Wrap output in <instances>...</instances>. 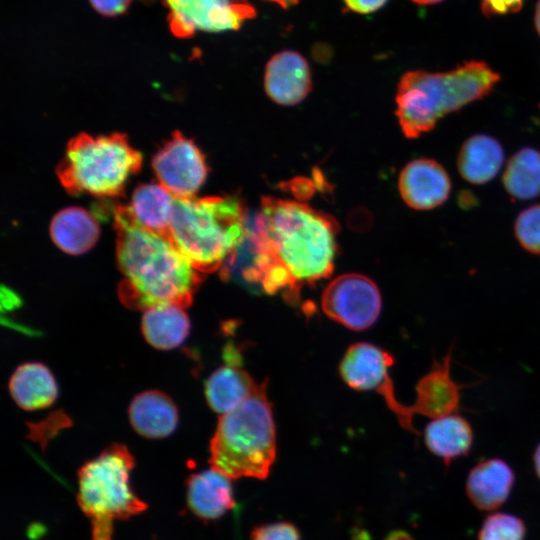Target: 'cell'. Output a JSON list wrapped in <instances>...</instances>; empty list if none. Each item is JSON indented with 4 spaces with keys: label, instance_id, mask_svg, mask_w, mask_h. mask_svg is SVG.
Segmentation results:
<instances>
[{
    "label": "cell",
    "instance_id": "1",
    "mask_svg": "<svg viewBox=\"0 0 540 540\" xmlns=\"http://www.w3.org/2000/svg\"><path fill=\"white\" fill-rule=\"evenodd\" d=\"M272 267L267 293L296 294L302 284L328 277L336 254V225L327 215L293 200L264 197L256 216Z\"/></svg>",
    "mask_w": 540,
    "mask_h": 540
},
{
    "label": "cell",
    "instance_id": "2",
    "mask_svg": "<svg viewBox=\"0 0 540 540\" xmlns=\"http://www.w3.org/2000/svg\"><path fill=\"white\" fill-rule=\"evenodd\" d=\"M116 256L123 280L120 300L145 310L159 304L188 307L201 282L198 272L169 236L140 226L128 206L114 209Z\"/></svg>",
    "mask_w": 540,
    "mask_h": 540
},
{
    "label": "cell",
    "instance_id": "3",
    "mask_svg": "<svg viewBox=\"0 0 540 540\" xmlns=\"http://www.w3.org/2000/svg\"><path fill=\"white\" fill-rule=\"evenodd\" d=\"M247 214L234 196L177 198L169 237L200 273L222 269L242 240Z\"/></svg>",
    "mask_w": 540,
    "mask_h": 540
},
{
    "label": "cell",
    "instance_id": "4",
    "mask_svg": "<svg viewBox=\"0 0 540 540\" xmlns=\"http://www.w3.org/2000/svg\"><path fill=\"white\" fill-rule=\"evenodd\" d=\"M211 468L230 479L268 476L276 456V434L267 381L221 416L210 442Z\"/></svg>",
    "mask_w": 540,
    "mask_h": 540
},
{
    "label": "cell",
    "instance_id": "5",
    "mask_svg": "<svg viewBox=\"0 0 540 540\" xmlns=\"http://www.w3.org/2000/svg\"><path fill=\"white\" fill-rule=\"evenodd\" d=\"M141 165L142 156L126 135L80 133L69 141L56 173L71 195L113 197L123 193L128 179Z\"/></svg>",
    "mask_w": 540,
    "mask_h": 540
},
{
    "label": "cell",
    "instance_id": "6",
    "mask_svg": "<svg viewBox=\"0 0 540 540\" xmlns=\"http://www.w3.org/2000/svg\"><path fill=\"white\" fill-rule=\"evenodd\" d=\"M134 465L128 448L114 444L80 468L77 500L91 522L92 540H112L114 521L128 519L147 508L131 488Z\"/></svg>",
    "mask_w": 540,
    "mask_h": 540
},
{
    "label": "cell",
    "instance_id": "7",
    "mask_svg": "<svg viewBox=\"0 0 540 540\" xmlns=\"http://www.w3.org/2000/svg\"><path fill=\"white\" fill-rule=\"evenodd\" d=\"M396 117L403 135L417 139L435 128L448 113L443 72L412 70L400 78L396 91Z\"/></svg>",
    "mask_w": 540,
    "mask_h": 540
},
{
    "label": "cell",
    "instance_id": "8",
    "mask_svg": "<svg viewBox=\"0 0 540 540\" xmlns=\"http://www.w3.org/2000/svg\"><path fill=\"white\" fill-rule=\"evenodd\" d=\"M394 359L387 351L370 343L359 342L350 346L340 363L343 380L356 390H375L383 398L390 410L396 415L400 425L417 433L413 425L414 413L411 406L399 402L394 392L389 368Z\"/></svg>",
    "mask_w": 540,
    "mask_h": 540
},
{
    "label": "cell",
    "instance_id": "9",
    "mask_svg": "<svg viewBox=\"0 0 540 540\" xmlns=\"http://www.w3.org/2000/svg\"><path fill=\"white\" fill-rule=\"evenodd\" d=\"M168 25L176 37H191L196 31L223 32L239 29L256 16L248 0H163Z\"/></svg>",
    "mask_w": 540,
    "mask_h": 540
},
{
    "label": "cell",
    "instance_id": "10",
    "mask_svg": "<svg viewBox=\"0 0 540 540\" xmlns=\"http://www.w3.org/2000/svg\"><path fill=\"white\" fill-rule=\"evenodd\" d=\"M324 313L345 327L360 331L375 323L381 311V296L376 284L361 274H344L323 291Z\"/></svg>",
    "mask_w": 540,
    "mask_h": 540
},
{
    "label": "cell",
    "instance_id": "11",
    "mask_svg": "<svg viewBox=\"0 0 540 540\" xmlns=\"http://www.w3.org/2000/svg\"><path fill=\"white\" fill-rule=\"evenodd\" d=\"M152 167L159 183L177 198L194 197L208 174L204 154L178 131L154 155Z\"/></svg>",
    "mask_w": 540,
    "mask_h": 540
},
{
    "label": "cell",
    "instance_id": "12",
    "mask_svg": "<svg viewBox=\"0 0 540 540\" xmlns=\"http://www.w3.org/2000/svg\"><path fill=\"white\" fill-rule=\"evenodd\" d=\"M451 179L444 166L431 158L409 161L401 170L398 189L405 204L419 211L443 205L451 192Z\"/></svg>",
    "mask_w": 540,
    "mask_h": 540
},
{
    "label": "cell",
    "instance_id": "13",
    "mask_svg": "<svg viewBox=\"0 0 540 540\" xmlns=\"http://www.w3.org/2000/svg\"><path fill=\"white\" fill-rule=\"evenodd\" d=\"M452 347L440 359H434L429 371L416 384V398L411 405L414 414L432 419L457 413L461 389L451 375Z\"/></svg>",
    "mask_w": 540,
    "mask_h": 540
},
{
    "label": "cell",
    "instance_id": "14",
    "mask_svg": "<svg viewBox=\"0 0 540 540\" xmlns=\"http://www.w3.org/2000/svg\"><path fill=\"white\" fill-rule=\"evenodd\" d=\"M264 88L267 96L279 105L293 106L300 103L312 88L307 60L293 50L276 53L266 64Z\"/></svg>",
    "mask_w": 540,
    "mask_h": 540
},
{
    "label": "cell",
    "instance_id": "15",
    "mask_svg": "<svg viewBox=\"0 0 540 540\" xmlns=\"http://www.w3.org/2000/svg\"><path fill=\"white\" fill-rule=\"evenodd\" d=\"M500 79V74L481 60L464 61L443 72L449 114L487 97Z\"/></svg>",
    "mask_w": 540,
    "mask_h": 540
},
{
    "label": "cell",
    "instance_id": "16",
    "mask_svg": "<svg viewBox=\"0 0 540 540\" xmlns=\"http://www.w3.org/2000/svg\"><path fill=\"white\" fill-rule=\"evenodd\" d=\"M187 503L203 520H215L235 505L230 478L210 468L192 474L187 480Z\"/></svg>",
    "mask_w": 540,
    "mask_h": 540
},
{
    "label": "cell",
    "instance_id": "17",
    "mask_svg": "<svg viewBox=\"0 0 540 540\" xmlns=\"http://www.w3.org/2000/svg\"><path fill=\"white\" fill-rule=\"evenodd\" d=\"M514 480V472L505 461L487 459L470 471L466 482L467 495L478 509L494 510L507 500Z\"/></svg>",
    "mask_w": 540,
    "mask_h": 540
},
{
    "label": "cell",
    "instance_id": "18",
    "mask_svg": "<svg viewBox=\"0 0 540 540\" xmlns=\"http://www.w3.org/2000/svg\"><path fill=\"white\" fill-rule=\"evenodd\" d=\"M128 414L134 430L146 438L159 439L169 436L178 424L175 403L158 390H148L136 395L130 403Z\"/></svg>",
    "mask_w": 540,
    "mask_h": 540
},
{
    "label": "cell",
    "instance_id": "19",
    "mask_svg": "<svg viewBox=\"0 0 540 540\" xmlns=\"http://www.w3.org/2000/svg\"><path fill=\"white\" fill-rule=\"evenodd\" d=\"M504 150L501 143L487 134H474L460 147L457 156V169L461 177L475 185L491 181L504 163Z\"/></svg>",
    "mask_w": 540,
    "mask_h": 540
},
{
    "label": "cell",
    "instance_id": "20",
    "mask_svg": "<svg viewBox=\"0 0 540 540\" xmlns=\"http://www.w3.org/2000/svg\"><path fill=\"white\" fill-rule=\"evenodd\" d=\"M9 391L16 404L27 411L47 408L58 396L53 374L38 362L18 366L10 378Z\"/></svg>",
    "mask_w": 540,
    "mask_h": 540
},
{
    "label": "cell",
    "instance_id": "21",
    "mask_svg": "<svg viewBox=\"0 0 540 540\" xmlns=\"http://www.w3.org/2000/svg\"><path fill=\"white\" fill-rule=\"evenodd\" d=\"M100 228L87 210L68 207L59 211L50 224V236L65 253L79 255L90 250L97 242Z\"/></svg>",
    "mask_w": 540,
    "mask_h": 540
},
{
    "label": "cell",
    "instance_id": "22",
    "mask_svg": "<svg viewBox=\"0 0 540 540\" xmlns=\"http://www.w3.org/2000/svg\"><path fill=\"white\" fill-rule=\"evenodd\" d=\"M141 329L151 346L170 350L185 341L190 331V320L184 307L159 304L143 310Z\"/></svg>",
    "mask_w": 540,
    "mask_h": 540
},
{
    "label": "cell",
    "instance_id": "23",
    "mask_svg": "<svg viewBox=\"0 0 540 540\" xmlns=\"http://www.w3.org/2000/svg\"><path fill=\"white\" fill-rule=\"evenodd\" d=\"M252 377L236 364L216 369L205 383L209 406L222 415L238 407L258 388Z\"/></svg>",
    "mask_w": 540,
    "mask_h": 540
},
{
    "label": "cell",
    "instance_id": "24",
    "mask_svg": "<svg viewBox=\"0 0 540 540\" xmlns=\"http://www.w3.org/2000/svg\"><path fill=\"white\" fill-rule=\"evenodd\" d=\"M176 197L160 183H146L138 186L131 197L128 208L143 228L169 236Z\"/></svg>",
    "mask_w": 540,
    "mask_h": 540
},
{
    "label": "cell",
    "instance_id": "25",
    "mask_svg": "<svg viewBox=\"0 0 540 540\" xmlns=\"http://www.w3.org/2000/svg\"><path fill=\"white\" fill-rule=\"evenodd\" d=\"M427 448L446 464L467 455L473 444L469 422L457 413L432 419L424 430Z\"/></svg>",
    "mask_w": 540,
    "mask_h": 540
},
{
    "label": "cell",
    "instance_id": "26",
    "mask_svg": "<svg viewBox=\"0 0 540 540\" xmlns=\"http://www.w3.org/2000/svg\"><path fill=\"white\" fill-rule=\"evenodd\" d=\"M506 192L516 200L540 196V150L522 147L507 161L502 175Z\"/></svg>",
    "mask_w": 540,
    "mask_h": 540
},
{
    "label": "cell",
    "instance_id": "27",
    "mask_svg": "<svg viewBox=\"0 0 540 540\" xmlns=\"http://www.w3.org/2000/svg\"><path fill=\"white\" fill-rule=\"evenodd\" d=\"M526 528L523 521L511 514L496 513L484 521L479 540H524Z\"/></svg>",
    "mask_w": 540,
    "mask_h": 540
},
{
    "label": "cell",
    "instance_id": "28",
    "mask_svg": "<svg viewBox=\"0 0 540 540\" xmlns=\"http://www.w3.org/2000/svg\"><path fill=\"white\" fill-rule=\"evenodd\" d=\"M514 234L527 252L540 255V203L523 209L515 219Z\"/></svg>",
    "mask_w": 540,
    "mask_h": 540
},
{
    "label": "cell",
    "instance_id": "29",
    "mask_svg": "<svg viewBox=\"0 0 540 540\" xmlns=\"http://www.w3.org/2000/svg\"><path fill=\"white\" fill-rule=\"evenodd\" d=\"M250 540H300V535L293 524L277 522L256 527Z\"/></svg>",
    "mask_w": 540,
    "mask_h": 540
},
{
    "label": "cell",
    "instance_id": "30",
    "mask_svg": "<svg viewBox=\"0 0 540 540\" xmlns=\"http://www.w3.org/2000/svg\"><path fill=\"white\" fill-rule=\"evenodd\" d=\"M525 0H480L482 13L486 17L501 16L518 12Z\"/></svg>",
    "mask_w": 540,
    "mask_h": 540
},
{
    "label": "cell",
    "instance_id": "31",
    "mask_svg": "<svg viewBox=\"0 0 540 540\" xmlns=\"http://www.w3.org/2000/svg\"><path fill=\"white\" fill-rule=\"evenodd\" d=\"M132 0H89L91 6L101 15L115 17L125 13Z\"/></svg>",
    "mask_w": 540,
    "mask_h": 540
},
{
    "label": "cell",
    "instance_id": "32",
    "mask_svg": "<svg viewBox=\"0 0 540 540\" xmlns=\"http://www.w3.org/2000/svg\"><path fill=\"white\" fill-rule=\"evenodd\" d=\"M388 0H344L345 5L353 12L367 14L380 9Z\"/></svg>",
    "mask_w": 540,
    "mask_h": 540
},
{
    "label": "cell",
    "instance_id": "33",
    "mask_svg": "<svg viewBox=\"0 0 540 540\" xmlns=\"http://www.w3.org/2000/svg\"><path fill=\"white\" fill-rule=\"evenodd\" d=\"M458 203L463 209H469L477 205V198L470 191H461L458 195Z\"/></svg>",
    "mask_w": 540,
    "mask_h": 540
},
{
    "label": "cell",
    "instance_id": "34",
    "mask_svg": "<svg viewBox=\"0 0 540 540\" xmlns=\"http://www.w3.org/2000/svg\"><path fill=\"white\" fill-rule=\"evenodd\" d=\"M385 540H413L412 537L405 531L391 532Z\"/></svg>",
    "mask_w": 540,
    "mask_h": 540
},
{
    "label": "cell",
    "instance_id": "35",
    "mask_svg": "<svg viewBox=\"0 0 540 540\" xmlns=\"http://www.w3.org/2000/svg\"><path fill=\"white\" fill-rule=\"evenodd\" d=\"M534 26L537 34L540 36V0L537 1L534 11Z\"/></svg>",
    "mask_w": 540,
    "mask_h": 540
},
{
    "label": "cell",
    "instance_id": "36",
    "mask_svg": "<svg viewBox=\"0 0 540 540\" xmlns=\"http://www.w3.org/2000/svg\"><path fill=\"white\" fill-rule=\"evenodd\" d=\"M265 1L274 2L285 9L291 6H294L295 4L299 2V0H265Z\"/></svg>",
    "mask_w": 540,
    "mask_h": 540
},
{
    "label": "cell",
    "instance_id": "37",
    "mask_svg": "<svg viewBox=\"0 0 540 540\" xmlns=\"http://www.w3.org/2000/svg\"><path fill=\"white\" fill-rule=\"evenodd\" d=\"M533 460H534L536 473L540 478V443L534 452Z\"/></svg>",
    "mask_w": 540,
    "mask_h": 540
},
{
    "label": "cell",
    "instance_id": "38",
    "mask_svg": "<svg viewBox=\"0 0 540 540\" xmlns=\"http://www.w3.org/2000/svg\"><path fill=\"white\" fill-rule=\"evenodd\" d=\"M410 1H412L415 4L425 6V5L438 4V3H440V2H442L444 0H410Z\"/></svg>",
    "mask_w": 540,
    "mask_h": 540
}]
</instances>
